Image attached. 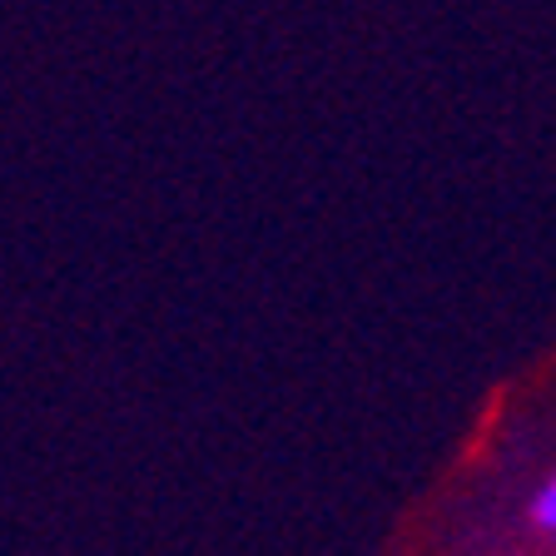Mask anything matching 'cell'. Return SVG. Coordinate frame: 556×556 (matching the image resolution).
I'll return each instance as SVG.
<instances>
[{"instance_id": "6da1fadb", "label": "cell", "mask_w": 556, "mask_h": 556, "mask_svg": "<svg viewBox=\"0 0 556 556\" xmlns=\"http://www.w3.org/2000/svg\"><path fill=\"white\" fill-rule=\"evenodd\" d=\"M532 521L542 527V532H552V536H556V477L542 486V492H536V502H532Z\"/></svg>"}]
</instances>
